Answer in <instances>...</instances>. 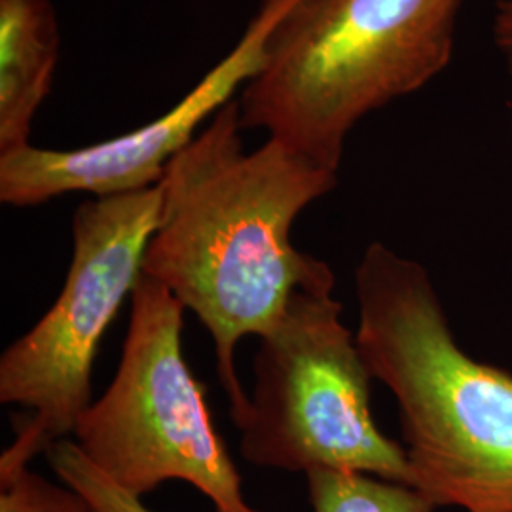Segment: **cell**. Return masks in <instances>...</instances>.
Listing matches in <instances>:
<instances>
[{
  "mask_svg": "<svg viewBox=\"0 0 512 512\" xmlns=\"http://www.w3.org/2000/svg\"><path fill=\"white\" fill-rule=\"evenodd\" d=\"M183 304L148 275L131 294L122 359L90 404L74 442L124 492L143 499L169 480L205 495L215 512H260L243 495L205 389L183 353Z\"/></svg>",
  "mask_w": 512,
  "mask_h": 512,
  "instance_id": "8992f818",
  "label": "cell"
},
{
  "mask_svg": "<svg viewBox=\"0 0 512 512\" xmlns=\"http://www.w3.org/2000/svg\"><path fill=\"white\" fill-rule=\"evenodd\" d=\"M160 184L90 198L73 215V256L52 308L0 357V403L31 414L0 456V482L29 469L57 440L73 437L93 403L92 372L103 336L131 298L160 217Z\"/></svg>",
  "mask_w": 512,
  "mask_h": 512,
  "instance_id": "5b68a950",
  "label": "cell"
},
{
  "mask_svg": "<svg viewBox=\"0 0 512 512\" xmlns=\"http://www.w3.org/2000/svg\"><path fill=\"white\" fill-rule=\"evenodd\" d=\"M355 294V340L399 404L412 488L437 509L512 512L511 372L459 348L427 270L380 241Z\"/></svg>",
  "mask_w": 512,
  "mask_h": 512,
  "instance_id": "7a4b0ae2",
  "label": "cell"
},
{
  "mask_svg": "<svg viewBox=\"0 0 512 512\" xmlns=\"http://www.w3.org/2000/svg\"><path fill=\"white\" fill-rule=\"evenodd\" d=\"M492 37L495 50L503 57L512 76V0H499L495 4Z\"/></svg>",
  "mask_w": 512,
  "mask_h": 512,
  "instance_id": "7c38bea8",
  "label": "cell"
},
{
  "mask_svg": "<svg viewBox=\"0 0 512 512\" xmlns=\"http://www.w3.org/2000/svg\"><path fill=\"white\" fill-rule=\"evenodd\" d=\"M0 512H92L67 484H54L31 469L0 482Z\"/></svg>",
  "mask_w": 512,
  "mask_h": 512,
  "instance_id": "8fae6325",
  "label": "cell"
},
{
  "mask_svg": "<svg viewBox=\"0 0 512 512\" xmlns=\"http://www.w3.org/2000/svg\"><path fill=\"white\" fill-rule=\"evenodd\" d=\"M313 512H435L416 488L355 471L317 469L306 475Z\"/></svg>",
  "mask_w": 512,
  "mask_h": 512,
  "instance_id": "9c48e42d",
  "label": "cell"
},
{
  "mask_svg": "<svg viewBox=\"0 0 512 512\" xmlns=\"http://www.w3.org/2000/svg\"><path fill=\"white\" fill-rule=\"evenodd\" d=\"M59 23L52 0H0V154L31 145L54 86Z\"/></svg>",
  "mask_w": 512,
  "mask_h": 512,
  "instance_id": "ba28073f",
  "label": "cell"
},
{
  "mask_svg": "<svg viewBox=\"0 0 512 512\" xmlns=\"http://www.w3.org/2000/svg\"><path fill=\"white\" fill-rule=\"evenodd\" d=\"M294 2L262 0L236 46L177 105L145 126L88 147L27 145L0 154V202L37 207L74 192L101 198L158 186L171 160L255 78L275 25Z\"/></svg>",
  "mask_w": 512,
  "mask_h": 512,
  "instance_id": "52a82bcc",
  "label": "cell"
},
{
  "mask_svg": "<svg viewBox=\"0 0 512 512\" xmlns=\"http://www.w3.org/2000/svg\"><path fill=\"white\" fill-rule=\"evenodd\" d=\"M44 456L57 478L82 495L92 512H154L143 499L124 492L103 475L74 440H57Z\"/></svg>",
  "mask_w": 512,
  "mask_h": 512,
  "instance_id": "30bf717a",
  "label": "cell"
},
{
  "mask_svg": "<svg viewBox=\"0 0 512 512\" xmlns=\"http://www.w3.org/2000/svg\"><path fill=\"white\" fill-rule=\"evenodd\" d=\"M332 291L334 274L321 262L260 338L255 385L236 425L239 452L285 473L355 471L412 486L403 444L374 421V378Z\"/></svg>",
  "mask_w": 512,
  "mask_h": 512,
  "instance_id": "277c9868",
  "label": "cell"
},
{
  "mask_svg": "<svg viewBox=\"0 0 512 512\" xmlns=\"http://www.w3.org/2000/svg\"><path fill=\"white\" fill-rule=\"evenodd\" d=\"M241 133L234 99L167 165L143 260V274L209 330L236 425L249 404L236 372L238 344L274 329L294 289L321 266L294 247L291 230L338 184V173L274 139L247 152Z\"/></svg>",
  "mask_w": 512,
  "mask_h": 512,
  "instance_id": "6da1fadb",
  "label": "cell"
},
{
  "mask_svg": "<svg viewBox=\"0 0 512 512\" xmlns=\"http://www.w3.org/2000/svg\"><path fill=\"white\" fill-rule=\"evenodd\" d=\"M463 0H298L238 97L241 128L262 129L338 173L368 114L420 92L450 63Z\"/></svg>",
  "mask_w": 512,
  "mask_h": 512,
  "instance_id": "3957f363",
  "label": "cell"
}]
</instances>
